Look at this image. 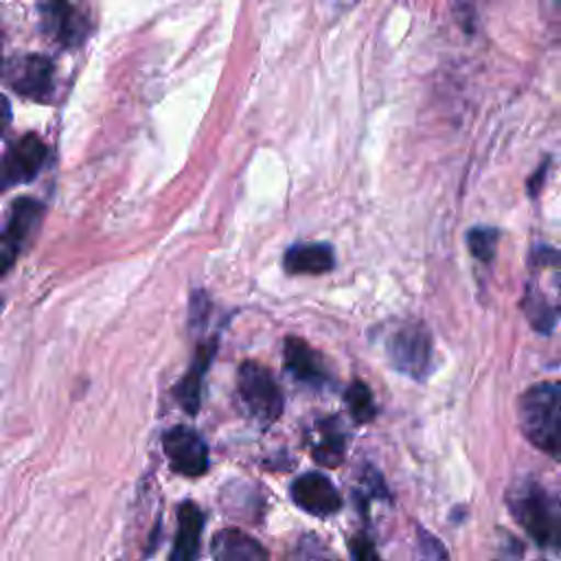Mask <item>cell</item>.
Listing matches in <instances>:
<instances>
[{
  "label": "cell",
  "instance_id": "6",
  "mask_svg": "<svg viewBox=\"0 0 561 561\" xmlns=\"http://www.w3.org/2000/svg\"><path fill=\"white\" fill-rule=\"evenodd\" d=\"M162 449L171 462V469L180 476L199 478L208 469V447L204 438L191 427H171L162 436Z\"/></svg>",
  "mask_w": 561,
  "mask_h": 561
},
{
  "label": "cell",
  "instance_id": "21",
  "mask_svg": "<svg viewBox=\"0 0 561 561\" xmlns=\"http://www.w3.org/2000/svg\"><path fill=\"white\" fill-rule=\"evenodd\" d=\"M298 561H340L322 541L307 535L298 548Z\"/></svg>",
  "mask_w": 561,
  "mask_h": 561
},
{
  "label": "cell",
  "instance_id": "26",
  "mask_svg": "<svg viewBox=\"0 0 561 561\" xmlns=\"http://www.w3.org/2000/svg\"><path fill=\"white\" fill-rule=\"evenodd\" d=\"M559 311H561V280H559Z\"/></svg>",
  "mask_w": 561,
  "mask_h": 561
},
{
  "label": "cell",
  "instance_id": "7",
  "mask_svg": "<svg viewBox=\"0 0 561 561\" xmlns=\"http://www.w3.org/2000/svg\"><path fill=\"white\" fill-rule=\"evenodd\" d=\"M46 162V147L35 136H22L15 140L0 162V191L31 182Z\"/></svg>",
  "mask_w": 561,
  "mask_h": 561
},
{
  "label": "cell",
  "instance_id": "19",
  "mask_svg": "<svg viewBox=\"0 0 561 561\" xmlns=\"http://www.w3.org/2000/svg\"><path fill=\"white\" fill-rule=\"evenodd\" d=\"M524 313L530 320V324L541 333H548L554 324V311L548 307L546 298H541L533 289L528 291V296L524 300Z\"/></svg>",
  "mask_w": 561,
  "mask_h": 561
},
{
  "label": "cell",
  "instance_id": "2",
  "mask_svg": "<svg viewBox=\"0 0 561 561\" xmlns=\"http://www.w3.org/2000/svg\"><path fill=\"white\" fill-rule=\"evenodd\" d=\"M517 419L524 436L541 451L561 454V381H541L519 394Z\"/></svg>",
  "mask_w": 561,
  "mask_h": 561
},
{
  "label": "cell",
  "instance_id": "10",
  "mask_svg": "<svg viewBox=\"0 0 561 561\" xmlns=\"http://www.w3.org/2000/svg\"><path fill=\"white\" fill-rule=\"evenodd\" d=\"M285 368L298 379L300 383H307L311 388H324L331 381V375L327 370V364L320 353H316L305 340L300 337H287L283 348Z\"/></svg>",
  "mask_w": 561,
  "mask_h": 561
},
{
  "label": "cell",
  "instance_id": "18",
  "mask_svg": "<svg viewBox=\"0 0 561 561\" xmlns=\"http://www.w3.org/2000/svg\"><path fill=\"white\" fill-rule=\"evenodd\" d=\"M497 239H500V232L491 226H476L467 232L469 252L482 263H489L493 259L495 248H497Z\"/></svg>",
  "mask_w": 561,
  "mask_h": 561
},
{
  "label": "cell",
  "instance_id": "3",
  "mask_svg": "<svg viewBox=\"0 0 561 561\" xmlns=\"http://www.w3.org/2000/svg\"><path fill=\"white\" fill-rule=\"evenodd\" d=\"M237 390L245 412L261 425H272L283 412V392L274 375L256 364L243 362L237 373Z\"/></svg>",
  "mask_w": 561,
  "mask_h": 561
},
{
  "label": "cell",
  "instance_id": "4",
  "mask_svg": "<svg viewBox=\"0 0 561 561\" xmlns=\"http://www.w3.org/2000/svg\"><path fill=\"white\" fill-rule=\"evenodd\" d=\"M386 353L394 370L412 377L425 379L432 370V335L423 322L401 324L386 342Z\"/></svg>",
  "mask_w": 561,
  "mask_h": 561
},
{
  "label": "cell",
  "instance_id": "9",
  "mask_svg": "<svg viewBox=\"0 0 561 561\" xmlns=\"http://www.w3.org/2000/svg\"><path fill=\"white\" fill-rule=\"evenodd\" d=\"M7 81L15 92L33 99L46 101L53 92V64L42 55H26L11 61Z\"/></svg>",
  "mask_w": 561,
  "mask_h": 561
},
{
  "label": "cell",
  "instance_id": "24",
  "mask_svg": "<svg viewBox=\"0 0 561 561\" xmlns=\"http://www.w3.org/2000/svg\"><path fill=\"white\" fill-rule=\"evenodd\" d=\"M533 259L539 261L541 265H548L550 261H552V263H561V252H559V250H550V248H537V250L533 252Z\"/></svg>",
  "mask_w": 561,
  "mask_h": 561
},
{
  "label": "cell",
  "instance_id": "1",
  "mask_svg": "<svg viewBox=\"0 0 561 561\" xmlns=\"http://www.w3.org/2000/svg\"><path fill=\"white\" fill-rule=\"evenodd\" d=\"M515 522L546 550H561V504L535 480H519L506 495Z\"/></svg>",
  "mask_w": 561,
  "mask_h": 561
},
{
  "label": "cell",
  "instance_id": "13",
  "mask_svg": "<svg viewBox=\"0 0 561 561\" xmlns=\"http://www.w3.org/2000/svg\"><path fill=\"white\" fill-rule=\"evenodd\" d=\"M217 351V337L202 342L197 348V355L191 364V368L184 373V377L180 379V383L173 388V394L178 399V403L182 405V410L186 414H197L199 410V401H202V381L206 375V368L213 359Z\"/></svg>",
  "mask_w": 561,
  "mask_h": 561
},
{
  "label": "cell",
  "instance_id": "25",
  "mask_svg": "<svg viewBox=\"0 0 561 561\" xmlns=\"http://www.w3.org/2000/svg\"><path fill=\"white\" fill-rule=\"evenodd\" d=\"M9 125H11V105L7 96L0 92V134H4Z\"/></svg>",
  "mask_w": 561,
  "mask_h": 561
},
{
  "label": "cell",
  "instance_id": "8",
  "mask_svg": "<svg viewBox=\"0 0 561 561\" xmlns=\"http://www.w3.org/2000/svg\"><path fill=\"white\" fill-rule=\"evenodd\" d=\"M289 495L296 506L316 517H329L340 511L342 497L333 482L322 473H302L291 482Z\"/></svg>",
  "mask_w": 561,
  "mask_h": 561
},
{
  "label": "cell",
  "instance_id": "11",
  "mask_svg": "<svg viewBox=\"0 0 561 561\" xmlns=\"http://www.w3.org/2000/svg\"><path fill=\"white\" fill-rule=\"evenodd\" d=\"M44 28L61 44L77 46L88 35L90 24L85 15L68 0H50L44 9Z\"/></svg>",
  "mask_w": 561,
  "mask_h": 561
},
{
  "label": "cell",
  "instance_id": "23",
  "mask_svg": "<svg viewBox=\"0 0 561 561\" xmlns=\"http://www.w3.org/2000/svg\"><path fill=\"white\" fill-rule=\"evenodd\" d=\"M548 167H550V158H543L541 164L537 167V171L526 180V191H528L530 197H537V195H539V191H541V186H543V182H546Z\"/></svg>",
  "mask_w": 561,
  "mask_h": 561
},
{
  "label": "cell",
  "instance_id": "15",
  "mask_svg": "<svg viewBox=\"0 0 561 561\" xmlns=\"http://www.w3.org/2000/svg\"><path fill=\"white\" fill-rule=\"evenodd\" d=\"M333 265L335 256L329 243H296L283 259L287 274H324L333 270Z\"/></svg>",
  "mask_w": 561,
  "mask_h": 561
},
{
  "label": "cell",
  "instance_id": "17",
  "mask_svg": "<svg viewBox=\"0 0 561 561\" xmlns=\"http://www.w3.org/2000/svg\"><path fill=\"white\" fill-rule=\"evenodd\" d=\"M344 401L348 405V412L353 416L355 423H368L375 416V401H373V392L364 381H353L346 388Z\"/></svg>",
  "mask_w": 561,
  "mask_h": 561
},
{
  "label": "cell",
  "instance_id": "22",
  "mask_svg": "<svg viewBox=\"0 0 561 561\" xmlns=\"http://www.w3.org/2000/svg\"><path fill=\"white\" fill-rule=\"evenodd\" d=\"M348 550L353 554V561H381L375 543L366 535H355L348 541Z\"/></svg>",
  "mask_w": 561,
  "mask_h": 561
},
{
  "label": "cell",
  "instance_id": "5",
  "mask_svg": "<svg viewBox=\"0 0 561 561\" xmlns=\"http://www.w3.org/2000/svg\"><path fill=\"white\" fill-rule=\"evenodd\" d=\"M44 215V206L37 199L20 197L11 206L9 221L0 232V274H4L26 245V241L35 234Z\"/></svg>",
  "mask_w": 561,
  "mask_h": 561
},
{
  "label": "cell",
  "instance_id": "16",
  "mask_svg": "<svg viewBox=\"0 0 561 561\" xmlns=\"http://www.w3.org/2000/svg\"><path fill=\"white\" fill-rule=\"evenodd\" d=\"M311 456L324 467H337L344 460V436L335 427L320 430V438L316 440Z\"/></svg>",
  "mask_w": 561,
  "mask_h": 561
},
{
  "label": "cell",
  "instance_id": "14",
  "mask_svg": "<svg viewBox=\"0 0 561 561\" xmlns=\"http://www.w3.org/2000/svg\"><path fill=\"white\" fill-rule=\"evenodd\" d=\"M215 561H270L267 550L248 533L239 528H224L210 541Z\"/></svg>",
  "mask_w": 561,
  "mask_h": 561
},
{
  "label": "cell",
  "instance_id": "12",
  "mask_svg": "<svg viewBox=\"0 0 561 561\" xmlns=\"http://www.w3.org/2000/svg\"><path fill=\"white\" fill-rule=\"evenodd\" d=\"M204 530V513L197 504L184 502L178 508V530L169 561H197L199 539Z\"/></svg>",
  "mask_w": 561,
  "mask_h": 561
},
{
  "label": "cell",
  "instance_id": "20",
  "mask_svg": "<svg viewBox=\"0 0 561 561\" xmlns=\"http://www.w3.org/2000/svg\"><path fill=\"white\" fill-rule=\"evenodd\" d=\"M416 543H419V561H449V554L443 541H438L425 528H419Z\"/></svg>",
  "mask_w": 561,
  "mask_h": 561
}]
</instances>
